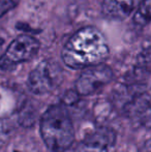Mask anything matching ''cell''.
Returning <instances> with one entry per match:
<instances>
[{
    "label": "cell",
    "mask_w": 151,
    "mask_h": 152,
    "mask_svg": "<svg viewBox=\"0 0 151 152\" xmlns=\"http://www.w3.org/2000/svg\"><path fill=\"white\" fill-rule=\"evenodd\" d=\"M110 54L105 35L94 26H86L67 40L61 51V58L66 66L81 69L103 63Z\"/></svg>",
    "instance_id": "obj_1"
},
{
    "label": "cell",
    "mask_w": 151,
    "mask_h": 152,
    "mask_svg": "<svg viewBox=\"0 0 151 152\" xmlns=\"http://www.w3.org/2000/svg\"><path fill=\"white\" fill-rule=\"evenodd\" d=\"M40 134L50 150L62 152L73 145L75 128L69 111L62 104L51 106L40 119Z\"/></svg>",
    "instance_id": "obj_2"
},
{
    "label": "cell",
    "mask_w": 151,
    "mask_h": 152,
    "mask_svg": "<svg viewBox=\"0 0 151 152\" xmlns=\"http://www.w3.org/2000/svg\"><path fill=\"white\" fill-rule=\"evenodd\" d=\"M39 50V42L28 34H21L16 37L5 52L0 57V68L8 69L22 62L28 61L36 55Z\"/></svg>",
    "instance_id": "obj_3"
},
{
    "label": "cell",
    "mask_w": 151,
    "mask_h": 152,
    "mask_svg": "<svg viewBox=\"0 0 151 152\" xmlns=\"http://www.w3.org/2000/svg\"><path fill=\"white\" fill-rule=\"evenodd\" d=\"M61 80V69L56 62L44 60L30 72L27 81L28 88L34 94L52 91Z\"/></svg>",
    "instance_id": "obj_4"
},
{
    "label": "cell",
    "mask_w": 151,
    "mask_h": 152,
    "mask_svg": "<svg viewBox=\"0 0 151 152\" xmlns=\"http://www.w3.org/2000/svg\"><path fill=\"white\" fill-rule=\"evenodd\" d=\"M113 78L111 67L104 63L86 67L76 82V92L81 96L95 93L108 84Z\"/></svg>",
    "instance_id": "obj_5"
},
{
    "label": "cell",
    "mask_w": 151,
    "mask_h": 152,
    "mask_svg": "<svg viewBox=\"0 0 151 152\" xmlns=\"http://www.w3.org/2000/svg\"><path fill=\"white\" fill-rule=\"evenodd\" d=\"M116 142L113 129L101 127L89 134L77 146L75 152H109Z\"/></svg>",
    "instance_id": "obj_6"
},
{
    "label": "cell",
    "mask_w": 151,
    "mask_h": 152,
    "mask_svg": "<svg viewBox=\"0 0 151 152\" xmlns=\"http://www.w3.org/2000/svg\"><path fill=\"white\" fill-rule=\"evenodd\" d=\"M136 5L135 0H104L103 14L113 20H124L131 15Z\"/></svg>",
    "instance_id": "obj_7"
},
{
    "label": "cell",
    "mask_w": 151,
    "mask_h": 152,
    "mask_svg": "<svg viewBox=\"0 0 151 152\" xmlns=\"http://www.w3.org/2000/svg\"><path fill=\"white\" fill-rule=\"evenodd\" d=\"M133 113L136 120L144 127L151 128V95L142 94L136 98L133 106Z\"/></svg>",
    "instance_id": "obj_8"
},
{
    "label": "cell",
    "mask_w": 151,
    "mask_h": 152,
    "mask_svg": "<svg viewBox=\"0 0 151 152\" xmlns=\"http://www.w3.org/2000/svg\"><path fill=\"white\" fill-rule=\"evenodd\" d=\"M151 21V0H142L133 16V22L139 26H145Z\"/></svg>",
    "instance_id": "obj_9"
},
{
    "label": "cell",
    "mask_w": 151,
    "mask_h": 152,
    "mask_svg": "<svg viewBox=\"0 0 151 152\" xmlns=\"http://www.w3.org/2000/svg\"><path fill=\"white\" fill-rule=\"evenodd\" d=\"M18 2L19 0H0V18L16 7Z\"/></svg>",
    "instance_id": "obj_10"
},
{
    "label": "cell",
    "mask_w": 151,
    "mask_h": 152,
    "mask_svg": "<svg viewBox=\"0 0 151 152\" xmlns=\"http://www.w3.org/2000/svg\"><path fill=\"white\" fill-rule=\"evenodd\" d=\"M9 139V128L3 120H0V148Z\"/></svg>",
    "instance_id": "obj_11"
},
{
    "label": "cell",
    "mask_w": 151,
    "mask_h": 152,
    "mask_svg": "<svg viewBox=\"0 0 151 152\" xmlns=\"http://www.w3.org/2000/svg\"><path fill=\"white\" fill-rule=\"evenodd\" d=\"M141 152H151V138L148 139L143 144L141 148Z\"/></svg>",
    "instance_id": "obj_12"
}]
</instances>
